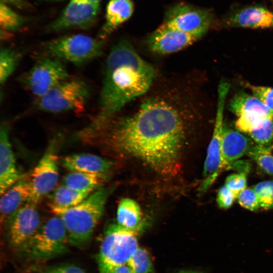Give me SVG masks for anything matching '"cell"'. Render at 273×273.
<instances>
[{
	"mask_svg": "<svg viewBox=\"0 0 273 273\" xmlns=\"http://www.w3.org/2000/svg\"><path fill=\"white\" fill-rule=\"evenodd\" d=\"M177 273H204L203 272L192 269H182Z\"/></svg>",
	"mask_w": 273,
	"mask_h": 273,
	"instance_id": "74e56055",
	"label": "cell"
},
{
	"mask_svg": "<svg viewBox=\"0 0 273 273\" xmlns=\"http://www.w3.org/2000/svg\"><path fill=\"white\" fill-rule=\"evenodd\" d=\"M229 108L238 117L242 115L273 117V110L254 96L243 92H239L233 97L229 104Z\"/></svg>",
	"mask_w": 273,
	"mask_h": 273,
	"instance_id": "44dd1931",
	"label": "cell"
},
{
	"mask_svg": "<svg viewBox=\"0 0 273 273\" xmlns=\"http://www.w3.org/2000/svg\"><path fill=\"white\" fill-rule=\"evenodd\" d=\"M88 1L94 3L99 4L101 0H88Z\"/></svg>",
	"mask_w": 273,
	"mask_h": 273,
	"instance_id": "ab89813d",
	"label": "cell"
},
{
	"mask_svg": "<svg viewBox=\"0 0 273 273\" xmlns=\"http://www.w3.org/2000/svg\"><path fill=\"white\" fill-rule=\"evenodd\" d=\"M253 96L258 98L266 106L273 110V88L263 86L249 85Z\"/></svg>",
	"mask_w": 273,
	"mask_h": 273,
	"instance_id": "d6a6232c",
	"label": "cell"
},
{
	"mask_svg": "<svg viewBox=\"0 0 273 273\" xmlns=\"http://www.w3.org/2000/svg\"><path fill=\"white\" fill-rule=\"evenodd\" d=\"M58 161L57 143L53 141L30 174L31 195L29 202L37 205L55 188L59 177Z\"/></svg>",
	"mask_w": 273,
	"mask_h": 273,
	"instance_id": "8fae6325",
	"label": "cell"
},
{
	"mask_svg": "<svg viewBox=\"0 0 273 273\" xmlns=\"http://www.w3.org/2000/svg\"><path fill=\"white\" fill-rule=\"evenodd\" d=\"M69 78L62 61L50 56L39 59L22 77L24 86L37 98Z\"/></svg>",
	"mask_w": 273,
	"mask_h": 273,
	"instance_id": "9c48e42d",
	"label": "cell"
},
{
	"mask_svg": "<svg viewBox=\"0 0 273 273\" xmlns=\"http://www.w3.org/2000/svg\"><path fill=\"white\" fill-rule=\"evenodd\" d=\"M140 230L125 229L117 223L107 228L96 257L99 273H112L118 266L127 263L139 247Z\"/></svg>",
	"mask_w": 273,
	"mask_h": 273,
	"instance_id": "277c9868",
	"label": "cell"
},
{
	"mask_svg": "<svg viewBox=\"0 0 273 273\" xmlns=\"http://www.w3.org/2000/svg\"><path fill=\"white\" fill-rule=\"evenodd\" d=\"M126 264L132 273H155L149 253L146 249L140 247Z\"/></svg>",
	"mask_w": 273,
	"mask_h": 273,
	"instance_id": "f1b7e54d",
	"label": "cell"
},
{
	"mask_svg": "<svg viewBox=\"0 0 273 273\" xmlns=\"http://www.w3.org/2000/svg\"><path fill=\"white\" fill-rule=\"evenodd\" d=\"M36 205L27 202L7 220V238L9 245L20 251L41 224Z\"/></svg>",
	"mask_w": 273,
	"mask_h": 273,
	"instance_id": "7c38bea8",
	"label": "cell"
},
{
	"mask_svg": "<svg viewBox=\"0 0 273 273\" xmlns=\"http://www.w3.org/2000/svg\"><path fill=\"white\" fill-rule=\"evenodd\" d=\"M246 155L264 172L273 176V153L271 145H252Z\"/></svg>",
	"mask_w": 273,
	"mask_h": 273,
	"instance_id": "484cf974",
	"label": "cell"
},
{
	"mask_svg": "<svg viewBox=\"0 0 273 273\" xmlns=\"http://www.w3.org/2000/svg\"><path fill=\"white\" fill-rule=\"evenodd\" d=\"M237 198L239 204L250 211H255L260 207L258 198L253 188H246L240 192Z\"/></svg>",
	"mask_w": 273,
	"mask_h": 273,
	"instance_id": "1f68e13d",
	"label": "cell"
},
{
	"mask_svg": "<svg viewBox=\"0 0 273 273\" xmlns=\"http://www.w3.org/2000/svg\"><path fill=\"white\" fill-rule=\"evenodd\" d=\"M104 71L98 112L90 126L108 121L127 104L146 94L156 76L154 67L126 40L112 48Z\"/></svg>",
	"mask_w": 273,
	"mask_h": 273,
	"instance_id": "7a4b0ae2",
	"label": "cell"
},
{
	"mask_svg": "<svg viewBox=\"0 0 273 273\" xmlns=\"http://www.w3.org/2000/svg\"><path fill=\"white\" fill-rule=\"evenodd\" d=\"M134 6L131 0H110L107 5L105 22L99 38L104 39L131 16Z\"/></svg>",
	"mask_w": 273,
	"mask_h": 273,
	"instance_id": "ffe728a7",
	"label": "cell"
},
{
	"mask_svg": "<svg viewBox=\"0 0 273 273\" xmlns=\"http://www.w3.org/2000/svg\"><path fill=\"white\" fill-rule=\"evenodd\" d=\"M1 2L8 5H11L16 7L22 8L25 6L24 0H1Z\"/></svg>",
	"mask_w": 273,
	"mask_h": 273,
	"instance_id": "d590c367",
	"label": "cell"
},
{
	"mask_svg": "<svg viewBox=\"0 0 273 273\" xmlns=\"http://www.w3.org/2000/svg\"><path fill=\"white\" fill-rule=\"evenodd\" d=\"M226 187L237 198L241 191L246 188L247 173L239 172L229 175L225 180Z\"/></svg>",
	"mask_w": 273,
	"mask_h": 273,
	"instance_id": "4dcf8cb0",
	"label": "cell"
},
{
	"mask_svg": "<svg viewBox=\"0 0 273 273\" xmlns=\"http://www.w3.org/2000/svg\"><path fill=\"white\" fill-rule=\"evenodd\" d=\"M117 223L129 230L142 229V211L135 201L128 198L121 200L117 207Z\"/></svg>",
	"mask_w": 273,
	"mask_h": 273,
	"instance_id": "603a6c76",
	"label": "cell"
},
{
	"mask_svg": "<svg viewBox=\"0 0 273 273\" xmlns=\"http://www.w3.org/2000/svg\"><path fill=\"white\" fill-rule=\"evenodd\" d=\"M88 85L79 79H67L37 98L35 106L49 113L83 111L89 95Z\"/></svg>",
	"mask_w": 273,
	"mask_h": 273,
	"instance_id": "8992f818",
	"label": "cell"
},
{
	"mask_svg": "<svg viewBox=\"0 0 273 273\" xmlns=\"http://www.w3.org/2000/svg\"><path fill=\"white\" fill-rule=\"evenodd\" d=\"M246 133L258 145L272 144L273 117L251 116L247 123Z\"/></svg>",
	"mask_w": 273,
	"mask_h": 273,
	"instance_id": "cb8c5ba5",
	"label": "cell"
},
{
	"mask_svg": "<svg viewBox=\"0 0 273 273\" xmlns=\"http://www.w3.org/2000/svg\"><path fill=\"white\" fill-rule=\"evenodd\" d=\"M70 245L66 228L55 215L40 226L20 251L31 260L45 261L64 253Z\"/></svg>",
	"mask_w": 273,
	"mask_h": 273,
	"instance_id": "5b68a950",
	"label": "cell"
},
{
	"mask_svg": "<svg viewBox=\"0 0 273 273\" xmlns=\"http://www.w3.org/2000/svg\"><path fill=\"white\" fill-rule=\"evenodd\" d=\"M272 144H273V143H272ZM271 146L272 148L273 149V144H272V145H271Z\"/></svg>",
	"mask_w": 273,
	"mask_h": 273,
	"instance_id": "60d3db41",
	"label": "cell"
},
{
	"mask_svg": "<svg viewBox=\"0 0 273 273\" xmlns=\"http://www.w3.org/2000/svg\"><path fill=\"white\" fill-rule=\"evenodd\" d=\"M41 273H86L81 267L73 264L54 266L44 269Z\"/></svg>",
	"mask_w": 273,
	"mask_h": 273,
	"instance_id": "e575fe53",
	"label": "cell"
},
{
	"mask_svg": "<svg viewBox=\"0 0 273 273\" xmlns=\"http://www.w3.org/2000/svg\"><path fill=\"white\" fill-rule=\"evenodd\" d=\"M236 199L234 194L224 185L218 191L216 201L219 208L226 209L232 206Z\"/></svg>",
	"mask_w": 273,
	"mask_h": 273,
	"instance_id": "836d02e7",
	"label": "cell"
},
{
	"mask_svg": "<svg viewBox=\"0 0 273 273\" xmlns=\"http://www.w3.org/2000/svg\"><path fill=\"white\" fill-rule=\"evenodd\" d=\"M230 88V83L223 80L219 83L218 86V100L214 129L207 150L203 180L198 188L201 194L205 193L224 170L221 157V139L224 125L223 117L225 101Z\"/></svg>",
	"mask_w": 273,
	"mask_h": 273,
	"instance_id": "ba28073f",
	"label": "cell"
},
{
	"mask_svg": "<svg viewBox=\"0 0 273 273\" xmlns=\"http://www.w3.org/2000/svg\"><path fill=\"white\" fill-rule=\"evenodd\" d=\"M224 24L230 27L273 28V12L263 7H247L228 16L225 19Z\"/></svg>",
	"mask_w": 273,
	"mask_h": 273,
	"instance_id": "2e32d148",
	"label": "cell"
},
{
	"mask_svg": "<svg viewBox=\"0 0 273 273\" xmlns=\"http://www.w3.org/2000/svg\"><path fill=\"white\" fill-rule=\"evenodd\" d=\"M253 189L257 195L260 207L266 210L273 209V180L261 181Z\"/></svg>",
	"mask_w": 273,
	"mask_h": 273,
	"instance_id": "f546056e",
	"label": "cell"
},
{
	"mask_svg": "<svg viewBox=\"0 0 273 273\" xmlns=\"http://www.w3.org/2000/svg\"><path fill=\"white\" fill-rule=\"evenodd\" d=\"M106 175L80 172H71L63 179V185L80 192L90 194L99 188Z\"/></svg>",
	"mask_w": 273,
	"mask_h": 273,
	"instance_id": "7402d4cb",
	"label": "cell"
},
{
	"mask_svg": "<svg viewBox=\"0 0 273 273\" xmlns=\"http://www.w3.org/2000/svg\"><path fill=\"white\" fill-rule=\"evenodd\" d=\"M25 18L10 8L0 3V26L2 31L14 32L19 30L24 24Z\"/></svg>",
	"mask_w": 273,
	"mask_h": 273,
	"instance_id": "4316f807",
	"label": "cell"
},
{
	"mask_svg": "<svg viewBox=\"0 0 273 273\" xmlns=\"http://www.w3.org/2000/svg\"><path fill=\"white\" fill-rule=\"evenodd\" d=\"M99 11V4L88 0H70L61 14L47 27V30L57 32L87 28L96 21Z\"/></svg>",
	"mask_w": 273,
	"mask_h": 273,
	"instance_id": "4fadbf2b",
	"label": "cell"
},
{
	"mask_svg": "<svg viewBox=\"0 0 273 273\" xmlns=\"http://www.w3.org/2000/svg\"><path fill=\"white\" fill-rule=\"evenodd\" d=\"M194 111L190 98L175 89L166 90L147 97L126 116L81 129L77 138L93 147L135 157L169 175L179 168Z\"/></svg>",
	"mask_w": 273,
	"mask_h": 273,
	"instance_id": "6da1fadb",
	"label": "cell"
},
{
	"mask_svg": "<svg viewBox=\"0 0 273 273\" xmlns=\"http://www.w3.org/2000/svg\"><path fill=\"white\" fill-rule=\"evenodd\" d=\"M113 188L101 187L76 206L69 208L50 206L53 213L61 218L67 232L70 245L83 247L92 237L102 217Z\"/></svg>",
	"mask_w": 273,
	"mask_h": 273,
	"instance_id": "3957f363",
	"label": "cell"
},
{
	"mask_svg": "<svg viewBox=\"0 0 273 273\" xmlns=\"http://www.w3.org/2000/svg\"><path fill=\"white\" fill-rule=\"evenodd\" d=\"M62 165L71 172L106 175L113 166L111 160L89 153H79L64 158Z\"/></svg>",
	"mask_w": 273,
	"mask_h": 273,
	"instance_id": "d6986e66",
	"label": "cell"
},
{
	"mask_svg": "<svg viewBox=\"0 0 273 273\" xmlns=\"http://www.w3.org/2000/svg\"><path fill=\"white\" fill-rule=\"evenodd\" d=\"M65 0H40L41 2H62Z\"/></svg>",
	"mask_w": 273,
	"mask_h": 273,
	"instance_id": "f35d334b",
	"label": "cell"
},
{
	"mask_svg": "<svg viewBox=\"0 0 273 273\" xmlns=\"http://www.w3.org/2000/svg\"><path fill=\"white\" fill-rule=\"evenodd\" d=\"M19 54L10 48H4L0 52V83L4 84L16 68Z\"/></svg>",
	"mask_w": 273,
	"mask_h": 273,
	"instance_id": "83f0119b",
	"label": "cell"
},
{
	"mask_svg": "<svg viewBox=\"0 0 273 273\" xmlns=\"http://www.w3.org/2000/svg\"><path fill=\"white\" fill-rule=\"evenodd\" d=\"M213 21V15L209 10L181 3L167 12L162 24L202 37L208 31Z\"/></svg>",
	"mask_w": 273,
	"mask_h": 273,
	"instance_id": "30bf717a",
	"label": "cell"
},
{
	"mask_svg": "<svg viewBox=\"0 0 273 273\" xmlns=\"http://www.w3.org/2000/svg\"><path fill=\"white\" fill-rule=\"evenodd\" d=\"M201 37L168 28L162 24L155 30L147 39V46L158 55L172 54L191 46Z\"/></svg>",
	"mask_w": 273,
	"mask_h": 273,
	"instance_id": "5bb4252c",
	"label": "cell"
},
{
	"mask_svg": "<svg viewBox=\"0 0 273 273\" xmlns=\"http://www.w3.org/2000/svg\"><path fill=\"white\" fill-rule=\"evenodd\" d=\"M112 273H132L126 263L118 266Z\"/></svg>",
	"mask_w": 273,
	"mask_h": 273,
	"instance_id": "8d00e7d4",
	"label": "cell"
},
{
	"mask_svg": "<svg viewBox=\"0 0 273 273\" xmlns=\"http://www.w3.org/2000/svg\"><path fill=\"white\" fill-rule=\"evenodd\" d=\"M252 146L249 138L224 124L221 139L224 169L230 168L234 163L247 154Z\"/></svg>",
	"mask_w": 273,
	"mask_h": 273,
	"instance_id": "ac0fdd59",
	"label": "cell"
},
{
	"mask_svg": "<svg viewBox=\"0 0 273 273\" xmlns=\"http://www.w3.org/2000/svg\"><path fill=\"white\" fill-rule=\"evenodd\" d=\"M103 39L76 34L56 38L45 43L44 52L49 56L81 66L99 57L102 53Z\"/></svg>",
	"mask_w": 273,
	"mask_h": 273,
	"instance_id": "52a82bcc",
	"label": "cell"
},
{
	"mask_svg": "<svg viewBox=\"0 0 273 273\" xmlns=\"http://www.w3.org/2000/svg\"><path fill=\"white\" fill-rule=\"evenodd\" d=\"M16 166L9 136V129L3 124L0 130V193L2 195L21 177Z\"/></svg>",
	"mask_w": 273,
	"mask_h": 273,
	"instance_id": "9a60e30c",
	"label": "cell"
},
{
	"mask_svg": "<svg viewBox=\"0 0 273 273\" xmlns=\"http://www.w3.org/2000/svg\"><path fill=\"white\" fill-rule=\"evenodd\" d=\"M31 195L30 176L24 175L2 195L0 200L1 220L6 221L29 202Z\"/></svg>",
	"mask_w": 273,
	"mask_h": 273,
	"instance_id": "e0dca14e",
	"label": "cell"
},
{
	"mask_svg": "<svg viewBox=\"0 0 273 273\" xmlns=\"http://www.w3.org/2000/svg\"><path fill=\"white\" fill-rule=\"evenodd\" d=\"M89 195L63 185L57 188L52 195L50 206L69 208L80 203Z\"/></svg>",
	"mask_w": 273,
	"mask_h": 273,
	"instance_id": "d4e9b609",
	"label": "cell"
}]
</instances>
